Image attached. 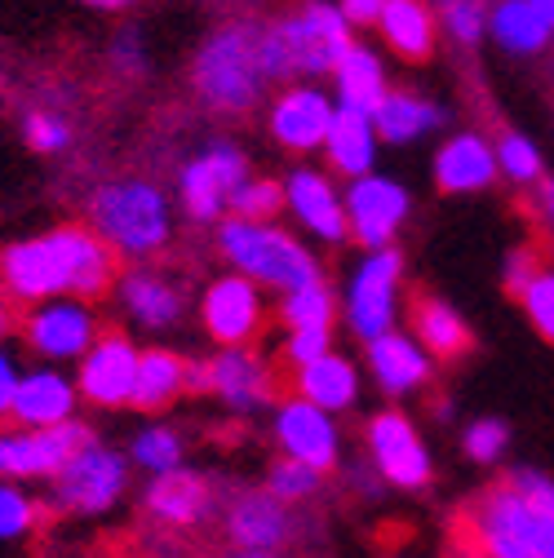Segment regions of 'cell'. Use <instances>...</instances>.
Returning a JSON list of instances; mask_svg holds the SVG:
<instances>
[{
	"label": "cell",
	"instance_id": "obj_49",
	"mask_svg": "<svg viewBox=\"0 0 554 558\" xmlns=\"http://www.w3.org/2000/svg\"><path fill=\"white\" fill-rule=\"evenodd\" d=\"M523 5H532V14L554 32V0H523Z\"/></svg>",
	"mask_w": 554,
	"mask_h": 558
},
{
	"label": "cell",
	"instance_id": "obj_42",
	"mask_svg": "<svg viewBox=\"0 0 554 558\" xmlns=\"http://www.w3.org/2000/svg\"><path fill=\"white\" fill-rule=\"evenodd\" d=\"M133 457L143 465H152V470H160V474H169L182 461V439L173 430H147L143 439L133 444Z\"/></svg>",
	"mask_w": 554,
	"mask_h": 558
},
{
	"label": "cell",
	"instance_id": "obj_34",
	"mask_svg": "<svg viewBox=\"0 0 554 558\" xmlns=\"http://www.w3.org/2000/svg\"><path fill=\"white\" fill-rule=\"evenodd\" d=\"M231 218L240 222H270V218H280L285 214V182L280 178H244L231 195V208H227Z\"/></svg>",
	"mask_w": 554,
	"mask_h": 558
},
{
	"label": "cell",
	"instance_id": "obj_38",
	"mask_svg": "<svg viewBox=\"0 0 554 558\" xmlns=\"http://www.w3.org/2000/svg\"><path fill=\"white\" fill-rule=\"evenodd\" d=\"M23 137H27V147L36 156H58V151L72 147V124H67L62 116H53V111H27Z\"/></svg>",
	"mask_w": 554,
	"mask_h": 558
},
{
	"label": "cell",
	"instance_id": "obj_7",
	"mask_svg": "<svg viewBox=\"0 0 554 558\" xmlns=\"http://www.w3.org/2000/svg\"><path fill=\"white\" fill-rule=\"evenodd\" d=\"M249 178V156L227 143V137H214L200 156H191L178 173V199H182V214L200 227L222 222L236 186Z\"/></svg>",
	"mask_w": 554,
	"mask_h": 558
},
{
	"label": "cell",
	"instance_id": "obj_2",
	"mask_svg": "<svg viewBox=\"0 0 554 558\" xmlns=\"http://www.w3.org/2000/svg\"><path fill=\"white\" fill-rule=\"evenodd\" d=\"M120 257L89 227H53L0 248V293L14 306H40L58 298L94 302L116 289Z\"/></svg>",
	"mask_w": 554,
	"mask_h": 558
},
{
	"label": "cell",
	"instance_id": "obj_23",
	"mask_svg": "<svg viewBox=\"0 0 554 558\" xmlns=\"http://www.w3.org/2000/svg\"><path fill=\"white\" fill-rule=\"evenodd\" d=\"M275 435H280L289 461H302L311 470H333L337 461V430L328 422V412H320L306 399H289L280 408V422H275Z\"/></svg>",
	"mask_w": 554,
	"mask_h": 558
},
{
	"label": "cell",
	"instance_id": "obj_22",
	"mask_svg": "<svg viewBox=\"0 0 554 558\" xmlns=\"http://www.w3.org/2000/svg\"><path fill=\"white\" fill-rule=\"evenodd\" d=\"M72 408H76V386L40 368L32 377H19L10 416L0 422V430H53L62 422H72Z\"/></svg>",
	"mask_w": 554,
	"mask_h": 558
},
{
	"label": "cell",
	"instance_id": "obj_9",
	"mask_svg": "<svg viewBox=\"0 0 554 558\" xmlns=\"http://www.w3.org/2000/svg\"><path fill=\"white\" fill-rule=\"evenodd\" d=\"M341 204H346V235H351L364 253L395 248V235L408 218V208H412L404 182L382 178V173H369V178L351 182V191L341 195Z\"/></svg>",
	"mask_w": 554,
	"mask_h": 558
},
{
	"label": "cell",
	"instance_id": "obj_20",
	"mask_svg": "<svg viewBox=\"0 0 554 558\" xmlns=\"http://www.w3.org/2000/svg\"><path fill=\"white\" fill-rule=\"evenodd\" d=\"M369 448H373V461L382 465V474L399 487H422L431 483V457L412 430V422L404 412H377L369 422Z\"/></svg>",
	"mask_w": 554,
	"mask_h": 558
},
{
	"label": "cell",
	"instance_id": "obj_21",
	"mask_svg": "<svg viewBox=\"0 0 554 558\" xmlns=\"http://www.w3.org/2000/svg\"><path fill=\"white\" fill-rule=\"evenodd\" d=\"M289 536V514L285 501L270 493H231V506L222 510V545H236L244 554H266L285 545Z\"/></svg>",
	"mask_w": 554,
	"mask_h": 558
},
{
	"label": "cell",
	"instance_id": "obj_25",
	"mask_svg": "<svg viewBox=\"0 0 554 558\" xmlns=\"http://www.w3.org/2000/svg\"><path fill=\"white\" fill-rule=\"evenodd\" d=\"M497 178V151L479 133H457L435 151L439 191H483Z\"/></svg>",
	"mask_w": 554,
	"mask_h": 558
},
{
	"label": "cell",
	"instance_id": "obj_43",
	"mask_svg": "<svg viewBox=\"0 0 554 558\" xmlns=\"http://www.w3.org/2000/svg\"><path fill=\"white\" fill-rule=\"evenodd\" d=\"M40 523H49V510L32 506L27 497L10 493V487H0V536L27 532V527H40Z\"/></svg>",
	"mask_w": 554,
	"mask_h": 558
},
{
	"label": "cell",
	"instance_id": "obj_15",
	"mask_svg": "<svg viewBox=\"0 0 554 558\" xmlns=\"http://www.w3.org/2000/svg\"><path fill=\"white\" fill-rule=\"evenodd\" d=\"M124 461L103 448L98 439L72 457V465H62L53 474V493H58V510H72V514H94V510H107L120 493H124Z\"/></svg>",
	"mask_w": 554,
	"mask_h": 558
},
{
	"label": "cell",
	"instance_id": "obj_45",
	"mask_svg": "<svg viewBox=\"0 0 554 558\" xmlns=\"http://www.w3.org/2000/svg\"><path fill=\"white\" fill-rule=\"evenodd\" d=\"M111 66H116V72H124V76H133V72H143V66H147L143 40H137L133 32H124V36L116 40V49H111Z\"/></svg>",
	"mask_w": 554,
	"mask_h": 558
},
{
	"label": "cell",
	"instance_id": "obj_41",
	"mask_svg": "<svg viewBox=\"0 0 554 558\" xmlns=\"http://www.w3.org/2000/svg\"><path fill=\"white\" fill-rule=\"evenodd\" d=\"M324 355H333V328H306V332H289L285 341V364H293V373L320 364Z\"/></svg>",
	"mask_w": 554,
	"mask_h": 558
},
{
	"label": "cell",
	"instance_id": "obj_8",
	"mask_svg": "<svg viewBox=\"0 0 554 558\" xmlns=\"http://www.w3.org/2000/svg\"><path fill=\"white\" fill-rule=\"evenodd\" d=\"M399 279H404V253L399 248L364 253V262L351 270V284H346V319H351L356 337L377 341L390 332L395 302H399Z\"/></svg>",
	"mask_w": 554,
	"mask_h": 558
},
{
	"label": "cell",
	"instance_id": "obj_39",
	"mask_svg": "<svg viewBox=\"0 0 554 558\" xmlns=\"http://www.w3.org/2000/svg\"><path fill=\"white\" fill-rule=\"evenodd\" d=\"M320 487V470L302 465V461H275L270 478H266V493L275 501H302Z\"/></svg>",
	"mask_w": 554,
	"mask_h": 558
},
{
	"label": "cell",
	"instance_id": "obj_33",
	"mask_svg": "<svg viewBox=\"0 0 554 558\" xmlns=\"http://www.w3.org/2000/svg\"><path fill=\"white\" fill-rule=\"evenodd\" d=\"M489 32L510 53H537L550 40V27L532 14V5H523V0H502V5L489 14Z\"/></svg>",
	"mask_w": 554,
	"mask_h": 558
},
{
	"label": "cell",
	"instance_id": "obj_30",
	"mask_svg": "<svg viewBox=\"0 0 554 558\" xmlns=\"http://www.w3.org/2000/svg\"><path fill=\"white\" fill-rule=\"evenodd\" d=\"M444 124V111L435 102H426L422 94H408V89H390L382 98V107L373 111V129L382 143H412V137H426L431 129Z\"/></svg>",
	"mask_w": 554,
	"mask_h": 558
},
{
	"label": "cell",
	"instance_id": "obj_48",
	"mask_svg": "<svg viewBox=\"0 0 554 558\" xmlns=\"http://www.w3.org/2000/svg\"><path fill=\"white\" fill-rule=\"evenodd\" d=\"M19 319H23V315H19V306H14L5 293H0V337H10V332L19 328Z\"/></svg>",
	"mask_w": 554,
	"mask_h": 558
},
{
	"label": "cell",
	"instance_id": "obj_51",
	"mask_svg": "<svg viewBox=\"0 0 554 558\" xmlns=\"http://www.w3.org/2000/svg\"><path fill=\"white\" fill-rule=\"evenodd\" d=\"M545 214H550V222H554V182H545Z\"/></svg>",
	"mask_w": 554,
	"mask_h": 558
},
{
	"label": "cell",
	"instance_id": "obj_17",
	"mask_svg": "<svg viewBox=\"0 0 554 558\" xmlns=\"http://www.w3.org/2000/svg\"><path fill=\"white\" fill-rule=\"evenodd\" d=\"M333 111H337V102L320 85H285L280 94L270 98L266 124H270V137L285 151L311 156V151H324Z\"/></svg>",
	"mask_w": 554,
	"mask_h": 558
},
{
	"label": "cell",
	"instance_id": "obj_24",
	"mask_svg": "<svg viewBox=\"0 0 554 558\" xmlns=\"http://www.w3.org/2000/svg\"><path fill=\"white\" fill-rule=\"evenodd\" d=\"M377 129H373V116H360V111H346L337 107L333 111V124H328V137H324V156H328V169L341 173V178H369L373 173V160H377Z\"/></svg>",
	"mask_w": 554,
	"mask_h": 558
},
{
	"label": "cell",
	"instance_id": "obj_37",
	"mask_svg": "<svg viewBox=\"0 0 554 558\" xmlns=\"http://www.w3.org/2000/svg\"><path fill=\"white\" fill-rule=\"evenodd\" d=\"M489 0H439V19L448 27L453 40L474 45L483 32H489Z\"/></svg>",
	"mask_w": 554,
	"mask_h": 558
},
{
	"label": "cell",
	"instance_id": "obj_36",
	"mask_svg": "<svg viewBox=\"0 0 554 558\" xmlns=\"http://www.w3.org/2000/svg\"><path fill=\"white\" fill-rule=\"evenodd\" d=\"M519 302H523L532 328H537L545 341H554V266H537V270L528 275V284L519 289Z\"/></svg>",
	"mask_w": 554,
	"mask_h": 558
},
{
	"label": "cell",
	"instance_id": "obj_40",
	"mask_svg": "<svg viewBox=\"0 0 554 558\" xmlns=\"http://www.w3.org/2000/svg\"><path fill=\"white\" fill-rule=\"evenodd\" d=\"M497 169L515 182H537L541 178V156H537V147L528 143V137L502 133L497 137Z\"/></svg>",
	"mask_w": 554,
	"mask_h": 558
},
{
	"label": "cell",
	"instance_id": "obj_47",
	"mask_svg": "<svg viewBox=\"0 0 554 558\" xmlns=\"http://www.w3.org/2000/svg\"><path fill=\"white\" fill-rule=\"evenodd\" d=\"M14 390H19V368H14V360L0 351V422L10 416V403H14Z\"/></svg>",
	"mask_w": 554,
	"mask_h": 558
},
{
	"label": "cell",
	"instance_id": "obj_31",
	"mask_svg": "<svg viewBox=\"0 0 554 558\" xmlns=\"http://www.w3.org/2000/svg\"><path fill=\"white\" fill-rule=\"evenodd\" d=\"M293 395L298 399H306V403H315L320 412H337V408H351L356 403V395H360V377H356V368L346 364L341 355H324L320 364H311V368H302V373H293Z\"/></svg>",
	"mask_w": 554,
	"mask_h": 558
},
{
	"label": "cell",
	"instance_id": "obj_27",
	"mask_svg": "<svg viewBox=\"0 0 554 558\" xmlns=\"http://www.w3.org/2000/svg\"><path fill=\"white\" fill-rule=\"evenodd\" d=\"M382 40L404 62H426L435 53V14L422 0H386L382 5Z\"/></svg>",
	"mask_w": 554,
	"mask_h": 558
},
{
	"label": "cell",
	"instance_id": "obj_14",
	"mask_svg": "<svg viewBox=\"0 0 554 558\" xmlns=\"http://www.w3.org/2000/svg\"><path fill=\"white\" fill-rule=\"evenodd\" d=\"M147 523L160 527V536H195L218 514V487L191 470H169L147 487Z\"/></svg>",
	"mask_w": 554,
	"mask_h": 558
},
{
	"label": "cell",
	"instance_id": "obj_5",
	"mask_svg": "<svg viewBox=\"0 0 554 558\" xmlns=\"http://www.w3.org/2000/svg\"><path fill=\"white\" fill-rule=\"evenodd\" d=\"M214 240H218V253L227 257V266L236 275H244L249 284H257V289L298 293V289L324 284V270H320L315 253L293 231L275 227V222L222 218Z\"/></svg>",
	"mask_w": 554,
	"mask_h": 558
},
{
	"label": "cell",
	"instance_id": "obj_32",
	"mask_svg": "<svg viewBox=\"0 0 554 558\" xmlns=\"http://www.w3.org/2000/svg\"><path fill=\"white\" fill-rule=\"evenodd\" d=\"M178 395H186V360L173 351H143L137 355V381H133V408L143 412H160L165 403H173Z\"/></svg>",
	"mask_w": 554,
	"mask_h": 558
},
{
	"label": "cell",
	"instance_id": "obj_50",
	"mask_svg": "<svg viewBox=\"0 0 554 558\" xmlns=\"http://www.w3.org/2000/svg\"><path fill=\"white\" fill-rule=\"evenodd\" d=\"M81 5H89V10H129V5H137V0H81Z\"/></svg>",
	"mask_w": 554,
	"mask_h": 558
},
{
	"label": "cell",
	"instance_id": "obj_13",
	"mask_svg": "<svg viewBox=\"0 0 554 558\" xmlns=\"http://www.w3.org/2000/svg\"><path fill=\"white\" fill-rule=\"evenodd\" d=\"M19 332L40 360H85V351L98 337V319L89 302L58 298V302L27 306L19 319Z\"/></svg>",
	"mask_w": 554,
	"mask_h": 558
},
{
	"label": "cell",
	"instance_id": "obj_35",
	"mask_svg": "<svg viewBox=\"0 0 554 558\" xmlns=\"http://www.w3.org/2000/svg\"><path fill=\"white\" fill-rule=\"evenodd\" d=\"M333 315H337V302H333L328 284L298 289V293H285V298H280V319L289 324V332H306V328H333Z\"/></svg>",
	"mask_w": 554,
	"mask_h": 558
},
{
	"label": "cell",
	"instance_id": "obj_19",
	"mask_svg": "<svg viewBox=\"0 0 554 558\" xmlns=\"http://www.w3.org/2000/svg\"><path fill=\"white\" fill-rule=\"evenodd\" d=\"M285 208L324 244H341L346 235V204L324 169H293L285 178Z\"/></svg>",
	"mask_w": 554,
	"mask_h": 558
},
{
	"label": "cell",
	"instance_id": "obj_11",
	"mask_svg": "<svg viewBox=\"0 0 554 558\" xmlns=\"http://www.w3.org/2000/svg\"><path fill=\"white\" fill-rule=\"evenodd\" d=\"M89 444H94V430L85 422H62L53 430H5L0 435V474L5 478H53Z\"/></svg>",
	"mask_w": 554,
	"mask_h": 558
},
{
	"label": "cell",
	"instance_id": "obj_26",
	"mask_svg": "<svg viewBox=\"0 0 554 558\" xmlns=\"http://www.w3.org/2000/svg\"><path fill=\"white\" fill-rule=\"evenodd\" d=\"M369 364H373V377L382 381L386 395H408L431 381V360L418 341H408L404 332H386L377 341H369Z\"/></svg>",
	"mask_w": 554,
	"mask_h": 558
},
{
	"label": "cell",
	"instance_id": "obj_28",
	"mask_svg": "<svg viewBox=\"0 0 554 558\" xmlns=\"http://www.w3.org/2000/svg\"><path fill=\"white\" fill-rule=\"evenodd\" d=\"M333 85H337V107L346 111H360V116H373L382 107V98L390 94L386 89V72H382V58L364 45H351L346 49V58L337 62L333 72Z\"/></svg>",
	"mask_w": 554,
	"mask_h": 558
},
{
	"label": "cell",
	"instance_id": "obj_10",
	"mask_svg": "<svg viewBox=\"0 0 554 558\" xmlns=\"http://www.w3.org/2000/svg\"><path fill=\"white\" fill-rule=\"evenodd\" d=\"M186 395H218L244 412L275 395V373L262 355L240 345V351H218L214 360H186Z\"/></svg>",
	"mask_w": 554,
	"mask_h": 558
},
{
	"label": "cell",
	"instance_id": "obj_16",
	"mask_svg": "<svg viewBox=\"0 0 554 558\" xmlns=\"http://www.w3.org/2000/svg\"><path fill=\"white\" fill-rule=\"evenodd\" d=\"M137 345L120 332V328H98L94 345L81 360V377H76V395L98 403V408H120L133 399V381H137Z\"/></svg>",
	"mask_w": 554,
	"mask_h": 558
},
{
	"label": "cell",
	"instance_id": "obj_18",
	"mask_svg": "<svg viewBox=\"0 0 554 558\" xmlns=\"http://www.w3.org/2000/svg\"><path fill=\"white\" fill-rule=\"evenodd\" d=\"M116 298L129 311L133 324L143 328H173L186 315V289L182 279L152 270V266H129L116 279Z\"/></svg>",
	"mask_w": 554,
	"mask_h": 558
},
{
	"label": "cell",
	"instance_id": "obj_46",
	"mask_svg": "<svg viewBox=\"0 0 554 558\" xmlns=\"http://www.w3.org/2000/svg\"><path fill=\"white\" fill-rule=\"evenodd\" d=\"M382 5H386V0H337V14L351 27H369V23L382 19Z\"/></svg>",
	"mask_w": 554,
	"mask_h": 558
},
{
	"label": "cell",
	"instance_id": "obj_6",
	"mask_svg": "<svg viewBox=\"0 0 554 558\" xmlns=\"http://www.w3.org/2000/svg\"><path fill=\"white\" fill-rule=\"evenodd\" d=\"M275 40H280L293 76H333L337 62L351 49V23L337 14V5H324V0H306L302 10L285 14L270 23Z\"/></svg>",
	"mask_w": 554,
	"mask_h": 558
},
{
	"label": "cell",
	"instance_id": "obj_4",
	"mask_svg": "<svg viewBox=\"0 0 554 558\" xmlns=\"http://www.w3.org/2000/svg\"><path fill=\"white\" fill-rule=\"evenodd\" d=\"M257 36L262 23L231 19L204 36V45L191 58V89L195 98L218 116H244L262 102L266 76L257 66Z\"/></svg>",
	"mask_w": 554,
	"mask_h": 558
},
{
	"label": "cell",
	"instance_id": "obj_1",
	"mask_svg": "<svg viewBox=\"0 0 554 558\" xmlns=\"http://www.w3.org/2000/svg\"><path fill=\"white\" fill-rule=\"evenodd\" d=\"M444 558H554V487L528 470L483 483L448 514Z\"/></svg>",
	"mask_w": 554,
	"mask_h": 558
},
{
	"label": "cell",
	"instance_id": "obj_12",
	"mask_svg": "<svg viewBox=\"0 0 554 558\" xmlns=\"http://www.w3.org/2000/svg\"><path fill=\"white\" fill-rule=\"evenodd\" d=\"M200 324L209 332L222 351H240L249 345L262 328H266V302L262 289L249 284L244 275H218L200 298Z\"/></svg>",
	"mask_w": 554,
	"mask_h": 558
},
{
	"label": "cell",
	"instance_id": "obj_29",
	"mask_svg": "<svg viewBox=\"0 0 554 558\" xmlns=\"http://www.w3.org/2000/svg\"><path fill=\"white\" fill-rule=\"evenodd\" d=\"M408 315H412V332L422 337L426 355H435V360H461L470 345H474L466 319L448 302H439V298L418 293V298L408 302Z\"/></svg>",
	"mask_w": 554,
	"mask_h": 558
},
{
	"label": "cell",
	"instance_id": "obj_44",
	"mask_svg": "<svg viewBox=\"0 0 554 558\" xmlns=\"http://www.w3.org/2000/svg\"><path fill=\"white\" fill-rule=\"evenodd\" d=\"M502 448H506V426L502 422H474L466 430V452L474 461H497Z\"/></svg>",
	"mask_w": 554,
	"mask_h": 558
},
{
	"label": "cell",
	"instance_id": "obj_3",
	"mask_svg": "<svg viewBox=\"0 0 554 558\" xmlns=\"http://www.w3.org/2000/svg\"><path fill=\"white\" fill-rule=\"evenodd\" d=\"M116 257L137 262L156 257L173 240V204L165 186L152 178H111L89 195V222H85Z\"/></svg>",
	"mask_w": 554,
	"mask_h": 558
},
{
	"label": "cell",
	"instance_id": "obj_52",
	"mask_svg": "<svg viewBox=\"0 0 554 558\" xmlns=\"http://www.w3.org/2000/svg\"><path fill=\"white\" fill-rule=\"evenodd\" d=\"M240 558H270V554H240Z\"/></svg>",
	"mask_w": 554,
	"mask_h": 558
}]
</instances>
